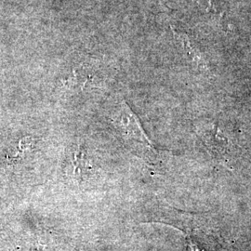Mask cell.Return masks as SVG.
Here are the masks:
<instances>
[{"mask_svg": "<svg viewBox=\"0 0 251 251\" xmlns=\"http://www.w3.org/2000/svg\"><path fill=\"white\" fill-rule=\"evenodd\" d=\"M111 122L131 151L149 163L155 160L158 152L145 134L138 117L125 101L120 102L113 112Z\"/></svg>", "mask_w": 251, "mask_h": 251, "instance_id": "obj_1", "label": "cell"}]
</instances>
